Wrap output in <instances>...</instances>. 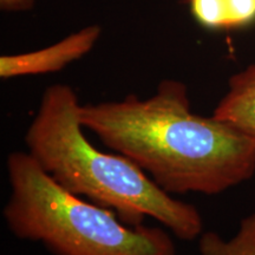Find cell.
<instances>
[{"instance_id": "cell-4", "label": "cell", "mask_w": 255, "mask_h": 255, "mask_svg": "<svg viewBox=\"0 0 255 255\" xmlns=\"http://www.w3.org/2000/svg\"><path fill=\"white\" fill-rule=\"evenodd\" d=\"M102 33L98 25H91L70 34L44 49L0 57V77L9 79L21 76L57 72L94 49Z\"/></svg>"}, {"instance_id": "cell-8", "label": "cell", "mask_w": 255, "mask_h": 255, "mask_svg": "<svg viewBox=\"0 0 255 255\" xmlns=\"http://www.w3.org/2000/svg\"><path fill=\"white\" fill-rule=\"evenodd\" d=\"M34 1L36 0H0V7L7 12L28 11L34 6Z\"/></svg>"}, {"instance_id": "cell-3", "label": "cell", "mask_w": 255, "mask_h": 255, "mask_svg": "<svg viewBox=\"0 0 255 255\" xmlns=\"http://www.w3.org/2000/svg\"><path fill=\"white\" fill-rule=\"evenodd\" d=\"M6 168L11 194L2 214L20 240L55 255H176L167 231L126 225L113 210L69 193L27 151L11 152Z\"/></svg>"}, {"instance_id": "cell-7", "label": "cell", "mask_w": 255, "mask_h": 255, "mask_svg": "<svg viewBox=\"0 0 255 255\" xmlns=\"http://www.w3.org/2000/svg\"><path fill=\"white\" fill-rule=\"evenodd\" d=\"M201 255H255V213L241 220L237 234L223 239L215 232H203L199 238Z\"/></svg>"}, {"instance_id": "cell-6", "label": "cell", "mask_w": 255, "mask_h": 255, "mask_svg": "<svg viewBox=\"0 0 255 255\" xmlns=\"http://www.w3.org/2000/svg\"><path fill=\"white\" fill-rule=\"evenodd\" d=\"M193 18L208 30H238L255 23V0H189Z\"/></svg>"}, {"instance_id": "cell-1", "label": "cell", "mask_w": 255, "mask_h": 255, "mask_svg": "<svg viewBox=\"0 0 255 255\" xmlns=\"http://www.w3.org/2000/svg\"><path fill=\"white\" fill-rule=\"evenodd\" d=\"M78 119L168 194L218 195L255 175V139L232 124L194 114L188 88L164 79L146 100L81 104Z\"/></svg>"}, {"instance_id": "cell-2", "label": "cell", "mask_w": 255, "mask_h": 255, "mask_svg": "<svg viewBox=\"0 0 255 255\" xmlns=\"http://www.w3.org/2000/svg\"><path fill=\"white\" fill-rule=\"evenodd\" d=\"M79 107L69 85L53 84L44 91L24 136L39 167L63 189L113 210L126 225L141 226L152 218L180 240L199 239L203 220L196 207L162 190L126 156L92 145L83 132Z\"/></svg>"}, {"instance_id": "cell-5", "label": "cell", "mask_w": 255, "mask_h": 255, "mask_svg": "<svg viewBox=\"0 0 255 255\" xmlns=\"http://www.w3.org/2000/svg\"><path fill=\"white\" fill-rule=\"evenodd\" d=\"M213 116L255 139V63L231 76Z\"/></svg>"}]
</instances>
